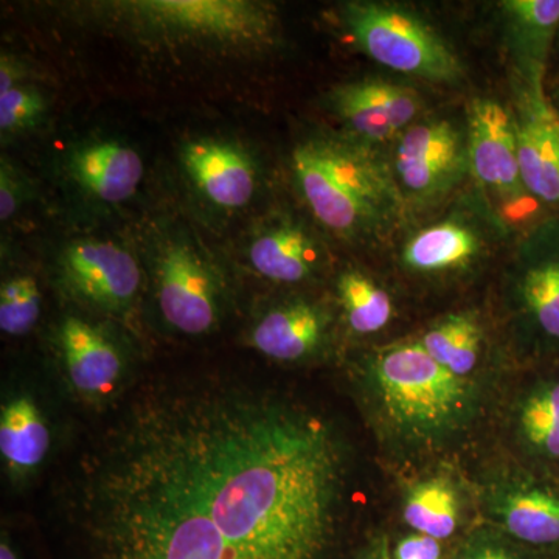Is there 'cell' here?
<instances>
[{
    "instance_id": "28",
    "label": "cell",
    "mask_w": 559,
    "mask_h": 559,
    "mask_svg": "<svg viewBox=\"0 0 559 559\" xmlns=\"http://www.w3.org/2000/svg\"><path fill=\"white\" fill-rule=\"evenodd\" d=\"M457 559H533L525 554L520 544L511 540L502 532L480 530L471 536L460 550Z\"/></svg>"
},
{
    "instance_id": "20",
    "label": "cell",
    "mask_w": 559,
    "mask_h": 559,
    "mask_svg": "<svg viewBox=\"0 0 559 559\" xmlns=\"http://www.w3.org/2000/svg\"><path fill=\"white\" fill-rule=\"evenodd\" d=\"M326 318L308 301L274 308L257 323L252 344L267 358L294 362L308 358L322 344Z\"/></svg>"
},
{
    "instance_id": "30",
    "label": "cell",
    "mask_w": 559,
    "mask_h": 559,
    "mask_svg": "<svg viewBox=\"0 0 559 559\" xmlns=\"http://www.w3.org/2000/svg\"><path fill=\"white\" fill-rule=\"evenodd\" d=\"M20 205V187L14 182L13 173L5 162L0 170V219L7 221L14 215Z\"/></svg>"
},
{
    "instance_id": "8",
    "label": "cell",
    "mask_w": 559,
    "mask_h": 559,
    "mask_svg": "<svg viewBox=\"0 0 559 559\" xmlns=\"http://www.w3.org/2000/svg\"><path fill=\"white\" fill-rule=\"evenodd\" d=\"M66 285L103 310L121 311L138 297L140 270L128 250L103 241H79L62 252Z\"/></svg>"
},
{
    "instance_id": "5",
    "label": "cell",
    "mask_w": 559,
    "mask_h": 559,
    "mask_svg": "<svg viewBox=\"0 0 559 559\" xmlns=\"http://www.w3.org/2000/svg\"><path fill=\"white\" fill-rule=\"evenodd\" d=\"M484 507L496 527L530 549H559V474L521 466L484 489Z\"/></svg>"
},
{
    "instance_id": "33",
    "label": "cell",
    "mask_w": 559,
    "mask_h": 559,
    "mask_svg": "<svg viewBox=\"0 0 559 559\" xmlns=\"http://www.w3.org/2000/svg\"><path fill=\"white\" fill-rule=\"evenodd\" d=\"M0 559H17L16 551L10 546L9 540L3 539L0 544Z\"/></svg>"
},
{
    "instance_id": "15",
    "label": "cell",
    "mask_w": 559,
    "mask_h": 559,
    "mask_svg": "<svg viewBox=\"0 0 559 559\" xmlns=\"http://www.w3.org/2000/svg\"><path fill=\"white\" fill-rule=\"evenodd\" d=\"M60 345L72 388L91 400L108 396L119 385L123 360L112 342L79 318H66L60 329Z\"/></svg>"
},
{
    "instance_id": "35",
    "label": "cell",
    "mask_w": 559,
    "mask_h": 559,
    "mask_svg": "<svg viewBox=\"0 0 559 559\" xmlns=\"http://www.w3.org/2000/svg\"><path fill=\"white\" fill-rule=\"evenodd\" d=\"M558 46H559V31H558L557 40H555V46L554 47H558Z\"/></svg>"
},
{
    "instance_id": "9",
    "label": "cell",
    "mask_w": 559,
    "mask_h": 559,
    "mask_svg": "<svg viewBox=\"0 0 559 559\" xmlns=\"http://www.w3.org/2000/svg\"><path fill=\"white\" fill-rule=\"evenodd\" d=\"M511 441L522 466L559 474V366L525 382L511 403Z\"/></svg>"
},
{
    "instance_id": "3",
    "label": "cell",
    "mask_w": 559,
    "mask_h": 559,
    "mask_svg": "<svg viewBox=\"0 0 559 559\" xmlns=\"http://www.w3.org/2000/svg\"><path fill=\"white\" fill-rule=\"evenodd\" d=\"M293 164L311 212L336 234L369 235L399 210V187L367 150L319 140L297 146Z\"/></svg>"
},
{
    "instance_id": "13",
    "label": "cell",
    "mask_w": 559,
    "mask_h": 559,
    "mask_svg": "<svg viewBox=\"0 0 559 559\" xmlns=\"http://www.w3.org/2000/svg\"><path fill=\"white\" fill-rule=\"evenodd\" d=\"M341 119L369 142H388L411 128L421 110L417 92L384 80H362L334 91Z\"/></svg>"
},
{
    "instance_id": "29",
    "label": "cell",
    "mask_w": 559,
    "mask_h": 559,
    "mask_svg": "<svg viewBox=\"0 0 559 559\" xmlns=\"http://www.w3.org/2000/svg\"><path fill=\"white\" fill-rule=\"evenodd\" d=\"M392 557L393 559H441L443 547H441V540L414 532L395 544Z\"/></svg>"
},
{
    "instance_id": "24",
    "label": "cell",
    "mask_w": 559,
    "mask_h": 559,
    "mask_svg": "<svg viewBox=\"0 0 559 559\" xmlns=\"http://www.w3.org/2000/svg\"><path fill=\"white\" fill-rule=\"evenodd\" d=\"M476 235L457 223H441L418 231L403 252V261L419 274H441L465 267L476 257Z\"/></svg>"
},
{
    "instance_id": "32",
    "label": "cell",
    "mask_w": 559,
    "mask_h": 559,
    "mask_svg": "<svg viewBox=\"0 0 559 559\" xmlns=\"http://www.w3.org/2000/svg\"><path fill=\"white\" fill-rule=\"evenodd\" d=\"M358 559H393L388 538L381 536L374 539Z\"/></svg>"
},
{
    "instance_id": "31",
    "label": "cell",
    "mask_w": 559,
    "mask_h": 559,
    "mask_svg": "<svg viewBox=\"0 0 559 559\" xmlns=\"http://www.w3.org/2000/svg\"><path fill=\"white\" fill-rule=\"evenodd\" d=\"M20 66L14 64L11 58L3 55L0 61V94H5L14 87H17L16 81H20Z\"/></svg>"
},
{
    "instance_id": "4",
    "label": "cell",
    "mask_w": 559,
    "mask_h": 559,
    "mask_svg": "<svg viewBox=\"0 0 559 559\" xmlns=\"http://www.w3.org/2000/svg\"><path fill=\"white\" fill-rule=\"evenodd\" d=\"M344 20L360 49L385 68L433 83H457L463 66L439 33L400 7L349 2Z\"/></svg>"
},
{
    "instance_id": "22",
    "label": "cell",
    "mask_w": 559,
    "mask_h": 559,
    "mask_svg": "<svg viewBox=\"0 0 559 559\" xmlns=\"http://www.w3.org/2000/svg\"><path fill=\"white\" fill-rule=\"evenodd\" d=\"M253 270L278 283H299L310 277L319 263L314 241L294 226L264 231L249 249Z\"/></svg>"
},
{
    "instance_id": "26",
    "label": "cell",
    "mask_w": 559,
    "mask_h": 559,
    "mask_svg": "<svg viewBox=\"0 0 559 559\" xmlns=\"http://www.w3.org/2000/svg\"><path fill=\"white\" fill-rule=\"evenodd\" d=\"M40 296L32 277H14L0 289V330L10 336L28 333L38 322Z\"/></svg>"
},
{
    "instance_id": "25",
    "label": "cell",
    "mask_w": 559,
    "mask_h": 559,
    "mask_svg": "<svg viewBox=\"0 0 559 559\" xmlns=\"http://www.w3.org/2000/svg\"><path fill=\"white\" fill-rule=\"evenodd\" d=\"M337 290L349 329L356 334L380 333L393 319V301L388 290L362 272L342 274Z\"/></svg>"
},
{
    "instance_id": "7",
    "label": "cell",
    "mask_w": 559,
    "mask_h": 559,
    "mask_svg": "<svg viewBox=\"0 0 559 559\" xmlns=\"http://www.w3.org/2000/svg\"><path fill=\"white\" fill-rule=\"evenodd\" d=\"M162 316L183 334L209 333L219 318L218 285L204 260L190 246H167L157 270Z\"/></svg>"
},
{
    "instance_id": "21",
    "label": "cell",
    "mask_w": 559,
    "mask_h": 559,
    "mask_svg": "<svg viewBox=\"0 0 559 559\" xmlns=\"http://www.w3.org/2000/svg\"><path fill=\"white\" fill-rule=\"evenodd\" d=\"M430 356L465 380H485V334L479 320L455 312L418 337Z\"/></svg>"
},
{
    "instance_id": "18",
    "label": "cell",
    "mask_w": 559,
    "mask_h": 559,
    "mask_svg": "<svg viewBox=\"0 0 559 559\" xmlns=\"http://www.w3.org/2000/svg\"><path fill=\"white\" fill-rule=\"evenodd\" d=\"M466 495L450 471H436L404 489L401 513L415 533L451 539L465 520Z\"/></svg>"
},
{
    "instance_id": "23",
    "label": "cell",
    "mask_w": 559,
    "mask_h": 559,
    "mask_svg": "<svg viewBox=\"0 0 559 559\" xmlns=\"http://www.w3.org/2000/svg\"><path fill=\"white\" fill-rule=\"evenodd\" d=\"M50 432L35 401L28 396L10 400L0 412V452L11 473H32L46 459Z\"/></svg>"
},
{
    "instance_id": "17",
    "label": "cell",
    "mask_w": 559,
    "mask_h": 559,
    "mask_svg": "<svg viewBox=\"0 0 559 559\" xmlns=\"http://www.w3.org/2000/svg\"><path fill=\"white\" fill-rule=\"evenodd\" d=\"M500 9L509 21L518 79L546 84L559 31V0H507Z\"/></svg>"
},
{
    "instance_id": "2",
    "label": "cell",
    "mask_w": 559,
    "mask_h": 559,
    "mask_svg": "<svg viewBox=\"0 0 559 559\" xmlns=\"http://www.w3.org/2000/svg\"><path fill=\"white\" fill-rule=\"evenodd\" d=\"M489 381L465 380L417 340L377 349L359 370V390L380 441L404 459L455 450L480 425Z\"/></svg>"
},
{
    "instance_id": "27",
    "label": "cell",
    "mask_w": 559,
    "mask_h": 559,
    "mask_svg": "<svg viewBox=\"0 0 559 559\" xmlns=\"http://www.w3.org/2000/svg\"><path fill=\"white\" fill-rule=\"evenodd\" d=\"M46 100L35 87L17 86L0 94V130L13 132L38 123L46 112Z\"/></svg>"
},
{
    "instance_id": "12",
    "label": "cell",
    "mask_w": 559,
    "mask_h": 559,
    "mask_svg": "<svg viewBox=\"0 0 559 559\" xmlns=\"http://www.w3.org/2000/svg\"><path fill=\"white\" fill-rule=\"evenodd\" d=\"M132 7L165 27L216 38L259 40L271 32L267 11L237 0H145Z\"/></svg>"
},
{
    "instance_id": "34",
    "label": "cell",
    "mask_w": 559,
    "mask_h": 559,
    "mask_svg": "<svg viewBox=\"0 0 559 559\" xmlns=\"http://www.w3.org/2000/svg\"><path fill=\"white\" fill-rule=\"evenodd\" d=\"M546 91L547 95H549L551 106H554L555 110H557V114L559 116V83L557 84V87H554V90H547L546 87Z\"/></svg>"
},
{
    "instance_id": "16",
    "label": "cell",
    "mask_w": 559,
    "mask_h": 559,
    "mask_svg": "<svg viewBox=\"0 0 559 559\" xmlns=\"http://www.w3.org/2000/svg\"><path fill=\"white\" fill-rule=\"evenodd\" d=\"M183 165L198 189L224 209L248 205L255 190V175L248 157L226 143L191 142L183 148Z\"/></svg>"
},
{
    "instance_id": "19",
    "label": "cell",
    "mask_w": 559,
    "mask_h": 559,
    "mask_svg": "<svg viewBox=\"0 0 559 559\" xmlns=\"http://www.w3.org/2000/svg\"><path fill=\"white\" fill-rule=\"evenodd\" d=\"M69 173L92 197L121 202L135 193L143 178V162L130 146L95 142L73 151Z\"/></svg>"
},
{
    "instance_id": "10",
    "label": "cell",
    "mask_w": 559,
    "mask_h": 559,
    "mask_svg": "<svg viewBox=\"0 0 559 559\" xmlns=\"http://www.w3.org/2000/svg\"><path fill=\"white\" fill-rule=\"evenodd\" d=\"M463 162L462 139L450 121L412 124L396 146V178L414 197L430 198L459 178Z\"/></svg>"
},
{
    "instance_id": "11",
    "label": "cell",
    "mask_w": 559,
    "mask_h": 559,
    "mask_svg": "<svg viewBox=\"0 0 559 559\" xmlns=\"http://www.w3.org/2000/svg\"><path fill=\"white\" fill-rule=\"evenodd\" d=\"M469 167L488 189L518 198L524 193L516 121L509 109L489 98H476L469 106Z\"/></svg>"
},
{
    "instance_id": "1",
    "label": "cell",
    "mask_w": 559,
    "mask_h": 559,
    "mask_svg": "<svg viewBox=\"0 0 559 559\" xmlns=\"http://www.w3.org/2000/svg\"><path fill=\"white\" fill-rule=\"evenodd\" d=\"M348 468L340 429L300 401L160 381L84 444L64 509L91 559H326Z\"/></svg>"
},
{
    "instance_id": "14",
    "label": "cell",
    "mask_w": 559,
    "mask_h": 559,
    "mask_svg": "<svg viewBox=\"0 0 559 559\" xmlns=\"http://www.w3.org/2000/svg\"><path fill=\"white\" fill-rule=\"evenodd\" d=\"M547 230L521 272L516 294L540 358L559 362V223Z\"/></svg>"
},
{
    "instance_id": "6",
    "label": "cell",
    "mask_w": 559,
    "mask_h": 559,
    "mask_svg": "<svg viewBox=\"0 0 559 559\" xmlns=\"http://www.w3.org/2000/svg\"><path fill=\"white\" fill-rule=\"evenodd\" d=\"M513 116L522 186L544 207L559 213V116L546 84L518 79Z\"/></svg>"
}]
</instances>
